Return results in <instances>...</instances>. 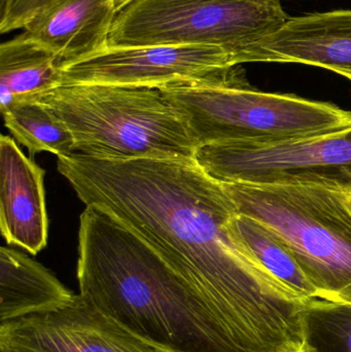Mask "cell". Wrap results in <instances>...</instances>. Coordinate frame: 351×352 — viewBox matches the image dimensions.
Segmentation results:
<instances>
[{"instance_id":"17","label":"cell","mask_w":351,"mask_h":352,"mask_svg":"<svg viewBox=\"0 0 351 352\" xmlns=\"http://www.w3.org/2000/svg\"><path fill=\"white\" fill-rule=\"evenodd\" d=\"M303 329L319 352H351V307L315 299L302 314Z\"/></svg>"},{"instance_id":"21","label":"cell","mask_w":351,"mask_h":352,"mask_svg":"<svg viewBox=\"0 0 351 352\" xmlns=\"http://www.w3.org/2000/svg\"><path fill=\"white\" fill-rule=\"evenodd\" d=\"M350 197H351V195H350Z\"/></svg>"},{"instance_id":"10","label":"cell","mask_w":351,"mask_h":352,"mask_svg":"<svg viewBox=\"0 0 351 352\" xmlns=\"http://www.w3.org/2000/svg\"><path fill=\"white\" fill-rule=\"evenodd\" d=\"M232 59L234 65L276 62L317 66L351 80V10L290 18L275 32L235 51Z\"/></svg>"},{"instance_id":"1","label":"cell","mask_w":351,"mask_h":352,"mask_svg":"<svg viewBox=\"0 0 351 352\" xmlns=\"http://www.w3.org/2000/svg\"><path fill=\"white\" fill-rule=\"evenodd\" d=\"M80 201L109 211L154 246L212 304L247 352H275L304 334L309 303L233 233L236 205L195 159L58 157ZM313 301V300H311Z\"/></svg>"},{"instance_id":"16","label":"cell","mask_w":351,"mask_h":352,"mask_svg":"<svg viewBox=\"0 0 351 352\" xmlns=\"http://www.w3.org/2000/svg\"><path fill=\"white\" fill-rule=\"evenodd\" d=\"M233 233L251 254L282 285L303 299H319V293L286 245L265 226L238 214L231 223Z\"/></svg>"},{"instance_id":"7","label":"cell","mask_w":351,"mask_h":352,"mask_svg":"<svg viewBox=\"0 0 351 352\" xmlns=\"http://www.w3.org/2000/svg\"><path fill=\"white\" fill-rule=\"evenodd\" d=\"M195 161L227 184L321 186L351 195V127L282 144H204Z\"/></svg>"},{"instance_id":"13","label":"cell","mask_w":351,"mask_h":352,"mask_svg":"<svg viewBox=\"0 0 351 352\" xmlns=\"http://www.w3.org/2000/svg\"><path fill=\"white\" fill-rule=\"evenodd\" d=\"M76 295L27 254L0 248V324L62 309Z\"/></svg>"},{"instance_id":"18","label":"cell","mask_w":351,"mask_h":352,"mask_svg":"<svg viewBox=\"0 0 351 352\" xmlns=\"http://www.w3.org/2000/svg\"><path fill=\"white\" fill-rule=\"evenodd\" d=\"M47 0H0V32L23 29Z\"/></svg>"},{"instance_id":"19","label":"cell","mask_w":351,"mask_h":352,"mask_svg":"<svg viewBox=\"0 0 351 352\" xmlns=\"http://www.w3.org/2000/svg\"><path fill=\"white\" fill-rule=\"evenodd\" d=\"M275 352H319L317 349L309 342L306 335H303L298 340L293 341L286 346L282 347V349Z\"/></svg>"},{"instance_id":"4","label":"cell","mask_w":351,"mask_h":352,"mask_svg":"<svg viewBox=\"0 0 351 352\" xmlns=\"http://www.w3.org/2000/svg\"><path fill=\"white\" fill-rule=\"evenodd\" d=\"M159 90L183 111L198 148L222 142L282 144L351 127V111L337 105L256 90L240 65L210 82Z\"/></svg>"},{"instance_id":"6","label":"cell","mask_w":351,"mask_h":352,"mask_svg":"<svg viewBox=\"0 0 351 352\" xmlns=\"http://www.w3.org/2000/svg\"><path fill=\"white\" fill-rule=\"evenodd\" d=\"M288 19L282 0H135L117 14L109 45H214L233 55Z\"/></svg>"},{"instance_id":"8","label":"cell","mask_w":351,"mask_h":352,"mask_svg":"<svg viewBox=\"0 0 351 352\" xmlns=\"http://www.w3.org/2000/svg\"><path fill=\"white\" fill-rule=\"evenodd\" d=\"M232 66V55L214 45H106L65 64L61 85L163 89L210 82Z\"/></svg>"},{"instance_id":"14","label":"cell","mask_w":351,"mask_h":352,"mask_svg":"<svg viewBox=\"0 0 351 352\" xmlns=\"http://www.w3.org/2000/svg\"><path fill=\"white\" fill-rule=\"evenodd\" d=\"M64 61L24 32L0 45V111L61 86Z\"/></svg>"},{"instance_id":"20","label":"cell","mask_w":351,"mask_h":352,"mask_svg":"<svg viewBox=\"0 0 351 352\" xmlns=\"http://www.w3.org/2000/svg\"><path fill=\"white\" fill-rule=\"evenodd\" d=\"M134 1L135 0H113V3H115V10H117V14H119L124 8H127L129 4Z\"/></svg>"},{"instance_id":"2","label":"cell","mask_w":351,"mask_h":352,"mask_svg":"<svg viewBox=\"0 0 351 352\" xmlns=\"http://www.w3.org/2000/svg\"><path fill=\"white\" fill-rule=\"evenodd\" d=\"M80 295L167 352H247L201 292L154 246L96 204L80 217Z\"/></svg>"},{"instance_id":"15","label":"cell","mask_w":351,"mask_h":352,"mask_svg":"<svg viewBox=\"0 0 351 352\" xmlns=\"http://www.w3.org/2000/svg\"><path fill=\"white\" fill-rule=\"evenodd\" d=\"M1 113L4 125L19 144L26 146L32 160L41 152L57 157L76 153L71 132L45 103L38 100L16 103Z\"/></svg>"},{"instance_id":"5","label":"cell","mask_w":351,"mask_h":352,"mask_svg":"<svg viewBox=\"0 0 351 352\" xmlns=\"http://www.w3.org/2000/svg\"><path fill=\"white\" fill-rule=\"evenodd\" d=\"M222 184L238 213L260 221L288 248L319 299L351 307L350 194L313 186Z\"/></svg>"},{"instance_id":"12","label":"cell","mask_w":351,"mask_h":352,"mask_svg":"<svg viewBox=\"0 0 351 352\" xmlns=\"http://www.w3.org/2000/svg\"><path fill=\"white\" fill-rule=\"evenodd\" d=\"M117 16L113 0H47L23 30L67 64L109 45Z\"/></svg>"},{"instance_id":"9","label":"cell","mask_w":351,"mask_h":352,"mask_svg":"<svg viewBox=\"0 0 351 352\" xmlns=\"http://www.w3.org/2000/svg\"><path fill=\"white\" fill-rule=\"evenodd\" d=\"M0 352H167L146 342L80 294L62 309L0 324Z\"/></svg>"},{"instance_id":"11","label":"cell","mask_w":351,"mask_h":352,"mask_svg":"<svg viewBox=\"0 0 351 352\" xmlns=\"http://www.w3.org/2000/svg\"><path fill=\"white\" fill-rule=\"evenodd\" d=\"M45 170L10 136L0 138V230L5 241L35 254L47 246Z\"/></svg>"},{"instance_id":"3","label":"cell","mask_w":351,"mask_h":352,"mask_svg":"<svg viewBox=\"0 0 351 352\" xmlns=\"http://www.w3.org/2000/svg\"><path fill=\"white\" fill-rule=\"evenodd\" d=\"M78 154L107 160L195 159L187 118L159 89L61 85L41 95Z\"/></svg>"}]
</instances>
